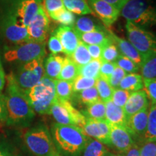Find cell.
Listing matches in <instances>:
<instances>
[{
    "label": "cell",
    "mask_w": 156,
    "mask_h": 156,
    "mask_svg": "<svg viewBox=\"0 0 156 156\" xmlns=\"http://www.w3.org/2000/svg\"><path fill=\"white\" fill-rule=\"evenodd\" d=\"M5 85V74L4 71L2 64L0 60V95H2V91L3 90Z\"/></svg>",
    "instance_id": "cell-50"
},
{
    "label": "cell",
    "mask_w": 156,
    "mask_h": 156,
    "mask_svg": "<svg viewBox=\"0 0 156 156\" xmlns=\"http://www.w3.org/2000/svg\"><path fill=\"white\" fill-rule=\"evenodd\" d=\"M79 75V67L69 56L64 58L61 73L57 78L60 80L73 82Z\"/></svg>",
    "instance_id": "cell-24"
},
{
    "label": "cell",
    "mask_w": 156,
    "mask_h": 156,
    "mask_svg": "<svg viewBox=\"0 0 156 156\" xmlns=\"http://www.w3.org/2000/svg\"><path fill=\"white\" fill-rule=\"evenodd\" d=\"M102 62L101 59H92L87 64L80 66L79 67V75L97 79L100 76V69Z\"/></svg>",
    "instance_id": "cell-29"
},
{
    "label": "cell",
    "mask_w": 156,
    "mask_h": 156,
    "mask_svg": "<svg viewBox=\"0 0 156 156\" xmlns=\"http://www.w3.org/2000/svg\"><path fill=\"white\" fill-rule=\"evenodd\" d=\"M0 156H11V155L6 151L0 150Z\"/></svg>",
    "instance_id": "cell-52"
},
{
    "label": "cell",
    "mask_w": 156,
    "mask_h": 156,
    "mask_svg": "<svg viewBox=\"0 0 156 156\" xmlns=\"http://www.w3.org/2000/svg\"><path fill=\"white\" fill-rule=\"evenodd\" d=\"M144 142L156 140V104L152 103L148 109L147 125L146 131L142 137Z\"/></svg>",
    "instance_id": "cell-26"
},
{
    "label": "cell",
    "mask_w": 156,
    "mask_h": 156,
    "mask_svg": "<svg viewBox=\"0 0 156 156\" xmlns=\"http://www.w3.org/2000/svg\"><path fill=\"white\" fill-rule=\"evenodd\" d=\"M46 42L27 41L7 48L4 58L8 62L27 63L46 55Z\"/></svg>",
    "instance_id": "cell-8"
},
{
    "label": "cell",
    "mask_w": 156,
    "mask_h": 156,
    "mask_svg": "<svg viewBox=\"0 0 156 156\" xmlns=\"http://www.w3.org/2000/svg\"><path fill=\"white\" fill-rule=\"evenodd\" d=\"M117 65L115 62H103L100 69V77L108 80V77L113 73Z\"/></svg>",
    "instance_id": "cell-46"
},
{
    "label": "cell",
    "mask_w": 156,
    "mask_h": 156,
    "mask_svg": "<svg viewBox=\"0 0 156 156\" xmlns=\"http://www.w3.org/2000/svg\"><path fill=\"white\" fill-rule=\"evenodd\" d=\"M49 17L64 26L73 27L76 20L75 14L65 8L57 12L50 15Z\"/></svg>",
    "instance_id": "cell-35"
},
{
    "label": "cell",
    "mask_w": 156,
    "mask_h": 156,
    "mask_svg": "<svg viewBox=\"0 0 156 156\" xmlns=\"http://www.w3.org/2000/svg\"><path fill=\"white\" fill-rule=\"evenodd\" d=\"M83 132L89 138H94L101 143L111 145L110 141V124L106 120H95L87 118Z\"/></svg>",
    "instance_id": "cell-13"
},
{
    "label": "cell",
    "mask_w": 156,
    "mask_h": 156,
    "mask_svg": "<svg viewBox=\"0 0 156 156\" xmlns=\"http://www.w3.org/2000/svg\"><path fill=\"white\" fill-rule=\"evenodd\" d=\"M96 79L78 75L73 81V93H80L81 91L95 86Z\"/></svg>",
    "instance_id": "cell-36"
},
{
    "label": "cell",
    "mask_w": 156,
    "mask_h": 156,
    "mask_svg": "<svg viewBox=\"0 0 156 156\" xmlns=\"http://www.w3.org/2000/svg\"><path fill=\"white\" fill-rule=\"evenodd\" d=\"M64 58L57 54H50L44 62L45 76L52 80H57L63 66Z\"/></svg>",
    "instance_id": "cell-22"
},
{
    "label": "cell",
    "mask_w": 156,
    "mask_h": 156,
    "mask_svg": "<svg viewBox=\"0 0 156 156\" xmlns=\"http://www.w3.org/2000/svg\"><path fill=\"white\" fill-rule=\"evenodd\" d=\"M59 39L63 47V53L71 56L77 47L80 38L73 27L60 25L54 30V34Z\"/></svg>",
    "instance_id": "cell-16"
},
{
    "label": "cell",
    "mask_w": 156,
    "mask_h": 156,
    "mask_svg": "<svg viewBox=\"0 0 156 156\" xmlns=\"http://www.w3.org/2000/svg\"><path fill=\"white\" fill-rule=\"evenodd\" d=\"M69 57L77 64L78 67L87 64L93 59L85 44L80 41L79 44L75 51Z\"/></svg>",
    "instance_id": "cell-28"
},
{
    "label": "cell",
    "mask_w": 156,
    "mask_h": 156,
    "mask_svg": "<svg viewBox=\"0 0 156 156\" xmlns=\"http://www.w3.org/2000/svg\"><path fill=\"white\" fill-rule=\"evenodd\" d=\"M7 93L4 95L6 119L9 125H26L35 116L28 98L17 87L12 74L7 77Z\"/></svg>",
    "instance_id": "cell-1"
},
{
    "label": "cell",
    "mask_w": 156,
    "mask_h": 156,
    "mask_svg": "<svg viewBox=\"0 0 156 156\" xmlns=\"http://www.w3.org/2000/svg\"><path fill=\"white\" fill-rule=\"evenodd\" d=\"M120 52L114 42L104 46L103 48L101 60L106 62H115L120 55Z\"/></svg>",
    "instance_id": "cell-39"
},
{
    "label": "cell",
    "mask_w": 156,
    "mask_h": 156,
    "mask_svg": "<svg viewBox=\"0 0 156 156\" xmlns=\"http://www.w3.org/2000/svg\"><path fill=\"white\" fill-rule=\"evenodd\" d=\"M48 49L51 52L52 54H57L58 53L63 52V47H62L59 39L55 35H51L48 42Z\"/></svg>",
    "instance_id": "cell-45"
},
{
    "label": "cell",
    "mask_w": 156,
    "mask_h": 156,
    "mask_svg": "<svg viewBox=\"0 0 156 156\" xmlns=\"http://www.w3.org/2000/svg\"><path fill=\"white\" fill-rule=\"evenodd\" d=\"M73 28H75L76 32L80 33V34H85V33L101 30L100 27L95 24L93 19L85 16L77 17Z\"/></svg>",
    "instance_id": "cell-31"
},
{
    "label": "cell",
    "mask_w": 156,
    "mask_h": 156,
    "mask_svg": "<svg viewBox=\"0 0 156 156\" xmlns=\"http://www.w3.org/2000/svg\"><path fill=\"white\" fill-rule=\"evenodd\" d=\"M49 18L42 5L39 8L38 13L27 28L29 41L45 42L49 30Z\"/></svg>",
    "instance_id": "cell-12"
},
{
    "label": "cell",
    "mask_w": 156,
    "mask_h": 156,
    "mask_svg": "<svg viewBox=\"0 0 156 156\" xmlns=\"http://www.w3.org/2000/svg\"><path fill=\"white\" fill-rule=\"evenodd\" d=\"M24 141L29 151L36 156H49L57 153L51 133L44 125L28 130L25 134Z\"/></svg>",
    "instance_id": "cell-5"
},
{
    "label": "cell",
    "mask_w": 156,
    "mask_h": 156,
    "mask_svg": "<svg viewBox=\"0 0 156 156\" xmlns=\"http://www.w3.org/2000/svg\"><path fill=\"white\" fill-rule=\"evenodd\" d=\"M108 33L111 38L112 39L113 42L117 46L118 49L120 51V54L126 56V57L130 58L134 63L137 64L140 67H141L143 59H142V57L139 52L131 44V43L129 41H126L125 39L116 36L112 31L108 30Z\"/></svg>",
    "instance_id": "cell-19"
},
{
    "label": "cell",
    "mask_w": 156,
    "mask_h": 156,
    "mask_svg": "<svg viewBox=\"0 0 156 156\" xmlns=\"http://www.w3.org/2000/svg\"><path fill=\"white\" fill-rule=\"evenodd\" d=\"M106 104V121L109 124L126 126V117L123 108L117 106L112 100L105 103Z\"/></svg>",
    "instance_id": "cell-21"
},
{
    "label": "cell",
    "mask_w": 156,
    "mask_h": 156,
    "mask_svg": "<svg viewBox=\"0 0 156 156\" xmlns=\"http://www.w3.org/2000/svg\"><path fill=\"white\" fill-rule=\"evenodd\" d=\"M83 156H108L106 146L96 140L89 138L83 151Z\"/></svg>",
    "instance_id": "cell-27"
},
{
    "label": "cell",
    "mask_w": 156,
    "mask_h": 156,
    "mask_svg": "<svg viewBox=\"0 0 156 156\" xmlns=\"http://www.w3.org/2000/svg\"><path fill=\"white\" fill-rule=\"evenodd\" d=\"M148 106H149V102H148L147 95L145 91L141 90L131 93L123 109L128 118L140 111L148 108Z\"/></svg>",
    "instance_id": "cell-18"
},
{
    "label": "cell",
    "mask_w": 156,
    "mask_h": 156,
    "mask_svg": "<svg viewBox=\"0 0 156 156\" xmlns=\"http://www.w3.org/2000/svg\"><path fill=\"white\" fill-rule=\"evenodd\" d=\"M1 33L9 42L20 44L29 41L28 28L7 12L1 22Z\"/></svg>",
    "instance_id": "cell-10"
},
{
    "label": "cell",
    "mask_w": 156,
    "mask_h": 156,
    "mask_svg": "<svg viewBox=\"0 0 156 156\" xmlns=\"http://www.w3.org/2000/svg\"><path fill=\"white\" fill-rule=\"evenodd\" d=\"M140 156H156V140L144 142L140 150Z\"/></svg>",
    "instance_id": "cell-44"
},
{
    "label": "cell",
    "mask_w": 156,
    "mask_h": 156,
    "mask_svg": "<svg viewBox=\"0 0 156 156\" xmlns=\"http://www.w3.org/2000/svg\"><path fill=\"white\" fill-rule=\"evenodd\" d=\"M95 87H96L101 101L106 103L107 101L112 100L114 89L111 86L107 80L99 76V77L96 79Z\"/></svg>",
    "instance_id": "cell-34"
},
{
    "label": "cell",
    "mask_w": 156,
    "mask_h": 156,
    "mask_svg": "<svg viewBox=\"0 0 156 156\" xmlns=\"http://www.w3.org/2000/svg\"><path fill=\"white\" fill-rule=\"evenodd\" d=\"M121 14L138 26L156 25V5L148 0H128L121 9Z\"/></svg>",
    "instance_id": "cell-4"
},
{
    "label": "cell",
    "mask_w": 156,
    "mask_h": 156,
    "mask_svg": "<svg viewBox=\"0 0 156 156\" xmlns=\"http://www.w3.org/2000/svg\"><path fill=\"white\" fill-rule=\"evenodd\" d=\"M52 135L57 147L68 156H80L89 137L80 128L56 123L52 126Z\"/></svg>",
    "instance_id": "cell-2"
},
{
    "label": "cell",
    "mask_w": 156,
    "mask_h": 156,
    "mask_svg": "<svg viewBox=\"0 0 156 156\" xmlns=\"http://www.w3.org/2000/svg\"><path fill=\"white\" fill-rule=\"evenodd\" d=\"M56 98L59 100L69 101L73 93V82L55 80Z\"/></svg>",
    "instance_id": "cell-33"
},
{
    "label": "cell",
    "mask_w": 156,
    "mask_h": 156,
    "mask_svg": "<svg viewBox=\"0 0 156 156\" xmlns=\"http://www.w3.org/2000/svg\"><path fill=\"white\" fill-rule=\"evenodd\" d=\"M141 75L143 80H151L156 78V54L147 56L142 62Z\"/></svg>",
    "instance_id": "cell-32"
},
{
    "label": "cell",
    "mask_w": 156,
    "mask_h": 156,
    "mask_svg": "<svg viewBox=\"0 0 156 156\" xmlns=\"http://www.w3.org/2000/svg\"><path fill=\"white\" fill-rule=\"evenodd\" d=\"M49 156H61V155H59L58 153H56V154H54V155H49Z\"/></svg>",
    "instance_id": "cell-53"
},
{
    "label": "cell",
    "mask_w": 156,
    "mask_h": 156,
    "mask_svg": "<svg viewBox=\"0 0 156 156\" xmlns=\"http://www.w3.org/2000/svg\"><path fill=\"white\" fill-rule=\"evenodd\" d=\"M130 94H131V92L125 90L120 88L114 89L112 97V101L117 106L124 108Z\"/></svg>",
    "instance_id": "cell-40"
},
{
    "label": "cell",
    "mask_w": 156,
    "mask_h": 156,
    "mask_svg": "<svg viewBox=\"0 0 156 156\" xmlns=\"http://www.w3.org/2000/svg\"><path fill=\"white\" fill-rule=\"evenodd\" d=\"M42 5L48 15L65 8L62 0H44Z\"/></svg>",
    "instance_id": "cell-41"
},
{
    "label": "cell",
    "mask_w": 156,
    "mask_h": 156,
    "mask_svg": "<svg viewBox=\"0 0 156 156\" xmlns=\"http://www.w3.org/2000/svg\"><path fill=\"white\" fill-rule=\"evenodd\" d=\"M140 148L139 146L136 144H134L126 152V156H140Z\"/></svg>",
    "instance_id": "cell-51"
},
{
    "label": "cell",
    "mask_w": 156,
    "mask_h": 156,
    "mask_svg": "<svg viewBox=\"0 0 156 156\" xmlns=\"http://www.w3.org/2000/svg\"><path fill=\"white\" fill-rule=\"evenodd\" d=\"M77 33V32H76ZM80 41L87 45H99L104 47L106 45L113 43L108 32H105L102 29L93 32L80 34L77 33Z\"/></svg>",
    "instance_id": "cell-20"
},
{
    "label": "cell",
    "mask_w": 156,
    "mask_h": 156,
    "mask_svg": "<svg viewBox=\"0 0 156 156\" xmlns=\"http://www.w3.org/2000/svg\"><path fill=\"white\" fill-rule=\"evenodd\" d=\"M87 118L95 120H106V104L99 100L87 106L85 114Z\"/></svg>",
    "instance_id": "cell-30"
},
{
    "label": "cell",
    "mask_w": 156,
    "mask_h": 156,
    "mask_svg": "<svg viewBox=\"0 0 156 156\" xmlns=\"http://www.w3.org/2000/svg\"><path fill=\"white\" fill-rule=\"evenodd\" d=\"M90 54L93 59H101V55L103 46L99 45H87L85 44Z\"/></svg>",
    "instance_id": "cell-47"
},
{
    "label": "cell",
    "mask_w": 156,
    "mask_h": 156,
    "mask_svg": "<svg viewBox=\"0 0 156 156\" xmlns=\"http://www.w3.org/2000/svg\"><path fill=\"white\" fill-rule=\"evenodd\" d=\"M65 9L73 14L83 15L93 14L87 0H62Z\"/></svg>",
    "instance_id": "cell-25"
},
{
    "label": "cell",
    "mask_w": 156,
    "mask_h": 156,
    "mask_svg": "<svg viewBox=\"0 0 156 156\" xmlns=\"http://www.w3.org/2000/svg\"><path fill=\"white\" fill-rule=\"evenodd\" d=\"M42 5V0H15L8 11L28 28Z\"/></svg>",
    "instance_id": "cell-11"
},
{
    "label": "cell",
    "mask_w": 156,
    "mask_h": 156,
    "mask_svg": "<svg viewBox=\"0 0 156 156\" xmlns=\"http://www.w3.org/2000/svg\"><path fill=\"white\" fill-rule=\"evenodd\" d=\"M126 30L129 41L139 52L143 61L156 54V36L129 21L126 23Z\"/></svg>",
    "instance_id": "cell-7"
},
{
    "label": "cell",
    "mask_w": 156,
    "mask_h": 156,
    "mask_svg": "<svg viewBox=\"0 0 156 156\" xmlns=\"http://www.w3.org/2000/svg\"><path fill=\"white\" fill-rule=\"evenodd\" d=\"M102 1L106 2L110 4L112 6L118 9L121 11V9L123 8L124 5L127 2L128 0H102Z\"/></svg>",
    "instance_id": "cell-48"
},
{
    "label": "cell",
    "mask_w": 156,
    "mask_h": 156,
    "mask_svg": "<svg viewBox=\"0 0 156 156\" xmlns=\"http://www.w3.org/2000/svg\"><path fill=\"white\" fill-rule=\"evenodd\" d=\"M87 3L106 26H110L116 22L120 15V10L102 0H88Z\"/></svg>",
    "instance_id": "cell-15"
},
{
    "label": "cell",
    "mask_w": 156,
    "mask_h": 156,
    "mask_svg": "<svg viewBox=\"0 0 156 156\" xmlns=\"http://www.w3.org/2000/svg\"><path fill=\"white\" fill-rule=\"evenodd\" d=\"M115 63L126 73H136L140 70V67L136 63L126 56L120 54Z\"/></svg>",
    "instance_id": "cell-37"
},
{
    "label": "cell",
    "mask_w": 156,
    "mask_h": 156,
    "mask_svg": "<svg viewBox=\"0 0 156 156\" xmlns=\"http://www.w3.org/2000/svg\"><path fill=\"white\" fill-rule=\"evenodd\" d=\"M143 88L147 98L152 103L156 104V78L151 80H143Z\"/></svg>",
    "instance_id": "cell-42"
},
{
    "label": "cell",
    "mask_w": 156,
    "mask_h": 156,
    "mask_svg": "<svg viewBox=\"0 0 156 156\" xmlns=\"http://www.w3.org/2000/svg\"><path fill=\"white\" fill-rule=\"evenodd\" d=\"M148 108L143 109L136 114L128 117L126 119V128L132 136L141 137L142 139L147 125Z\"/></svg>",
    "instance_id": "cell-17"
},
{
    "label": "cell",
    "mask_w": 156,
    "mask_h": 156,
    "mask_svg": "<svg viewBox=\"0 0 156 156\" xmlns=\"http://www.w3.org/2000/svg\"><path fill=\"white\" fill-rule=\"evenodd\" d=\"M78 98L82 103L87 106L101 100L95 86L81 91L78 95Z\"/></svg>",
    "instance_id": "cell-38"
},
{
    "label": "cell",
    "mask_w": 156,
    "mask_h": 156,
    "mask_svg": "<svg viewBox=\"0 0 156 156\" xmlns=\"http://www.w3.org/2000/svg\"><path fill=\"white\" fill-rule=\"evenodd\" d=\"M126 75V72H124V70L121 69L120 67H116V69H114V71L113 72V73L111 75L110 77H108V83L110 84L111 86H112L114 89L119 88L121 81L122 80L123 78L125 77Z\"/></svg>",
    "instance_id": "cell-43"
},
{
    "label": "cell",
    "mask_w": 156,
    "mask_h": 156,
    "mask_svg": "<svg viewBox=\"0 0 156 156\" xmlns=\"http://www.w3.org/2000/svg\"><path fill=\"white\" fill-rule=\"evenodd\" d=\"M6 119V111L4 95H0V122L5 120Z\"/></svg>",
    "instance_id": "cell-49"
},
{
    "label": "cell",
    "mask_w": 156,
    "mask_h": 156,
    "mask_svg": "<svg viewBox=\"0 0 156 156\" xmlns=\"http://www.w3.org/2000/svg\"><path fill=\"white\" fill-rule=\"evenodd\" d=\"M44 57L22 64L16 73H12L15 83L23 93L27 92L45 76Z\"/></svg>",
    "instance_id": "cell-6"
},
{
    "label": "cell",
    "mask_w": 156,
    "mask_h": 156,
    "mask_svg": "<svg viewBox=\"0 0 156 156\" xmlns=\"http://www.w3.org/2000/svg\"><path fill=\"white\" fill-rule=\"evenodd\" d=\"M25 94L34 112L39 114H50L51 108L57 99L55 80L44 76Z\"/></svg>",
    "instance_id": "cell-3"
},
{
    "label": "cell",
    "mask_w": 156,
    "mask_h": 156,
    "mask_svg": "<svg viewBox=\"0 0 156 156\" xmlns=\"http://www.w3.org/2000/svg\"><path fill=\"white\" fill-rule=\"evenodd\" d=\"M143 78L137 73L126 74L119 84V88L129 92H136L143 89Z\"/></svg>",
    "instance_id": "cell-23"
},
{
    "label": "cell",
    "mask_w": 156,
    "mask_h": 156,
    "mask_svg": "<svg viewBox=\"0 0 156 156\" xmlns=\"http://www.w3.org/2000/svg\"><path fill=\"white\" fill-rule=\"evenodd\" d=\"M111 145L121 153H126L134 145L132 135L126 126L110 124Z\"/></svg>",
    "instance_id": "cell-14"
},
{
    "label": "cell",
    "mask_w": 156,
    "mask_h": 156,
    "mask_svg": "<svg viewBox=\"0 0 156 156\" xmlns=\"http://www.w3.org/2000/svg\"><path fill=\"white\" fill-rule=\"evenodd\" d=\"M57 124L73 125L81 129L86 123L87 117L74 107L69 101L56 99L50 110Z\"/></svg>",
    "instance_id": "cell-9"
}]
</instances>
